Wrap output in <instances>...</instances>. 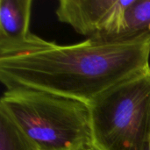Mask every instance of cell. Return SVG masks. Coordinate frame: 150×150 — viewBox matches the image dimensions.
<instances>
[{
    "mask_svg": "<svg viewBox=\"0 0 150 150\" xmlns=\"http://www.w3.org/2000/svg\"><path fill=\"white\" fill-rule=\"evenodd\" d=\"M32 0H0V55L31 47L39 39L30 32Z\"/></svg>",
    "mask_w": 150,
    "mask_h": 150,
    "instance_id": "cell-5",
    "label": "cell"
},
{
    "mask_svg": "<svg viewBox=\"0 0 150 150\" xmlns=\"http://www.w3.org/2000/svg\"><path fill=\"white\" fill-rule=\"evenodd\" d=\"M143 150H150V126L149 130V134H148V137L145 142V146H144V149Z\"/></svg>",
    "mask_w": 150,
    "mask_h": 150,
    "instance_id": "cell-8",
    "label": "cell"
},
{
    "mask_svg": "<svg viewBox=\"0 0 150 150\" xmlns=\"http://www.w3.org/2000/svg\"><path fill=\"white\" fill-rule=\"evenodd\" d=\"M150 35V0H134L125 12L120 33L108 39H134Z\"/></svg>",
    "mask_w": 150,
    "mask_h": 150,
    "instance_id": "cell-6",
    "label": "cell"
},
{
    "mask_svg": "<svg viewBox=\"0 0 150 150\" xmlns=\"http://www.w3.org/2000/svg\"><path fill=\"white\" fill-rule=\"evenodd\" d=\"M0 150H38L3 110H0Z\"/></svg>",
    "mask_w": 150,
    "mask_h": 150,
    "instance_id": "cell-7",
    "label": "cell"
},
{
    "mask_svg": "<svg viewBox=\"0 0 150 150\" xmlns=\"http://www.w3.org/2000/svg\"><path fill=\"white\" fill-rule=\"evenodd\" d=\"M91 149L143 150L150 126V69L89 105Z\"/></svg>",
    "mask_w": 150,
    "mask_h": 150,
    "instance_id": "cell-3",
    "label": "cell"
},
{
    "mask_svg": "<svg viewBox=\"0 0 150 150\" xmlns=\"http://www.w3.org/2000/svg\"><path fill=\"white\" fill-rule=\"evenodd\" d=\"M84 150H95V149H93L90 148V149H84Z\"/></svg>",
    "mask_w": 150,
    "mask_h": 150,
    "instance_id": "cell-9",
    "label": "cell"
},
{
    "mask_svg": "<svg viewBox=\"0 0 150 150\" xmlns=\"http://www.w3.org/2000/svg\"><path fill=\"white\" fill-rule=\"evenodd\" d=\"M3 110L38 150L91 148L89 105L22 87L6 89Z\"/></svg>",
    "mask_w": 150,
    "mask_h": 150,
    "instance_id": "cell-2",
    "label": "cell"
},
{
    "mask_svg": "<svg viewBox=\"0 0 150 150\" xmlns=\"http://www.w3.org/2000/svg\"><path fill=\"white\" fill-rule=\"evenodd\" d=\"M134 0H61L55 11L58 19L87 39H108L117 35L125 12Z\"/></svg>",
    "mask_w": 150,
    "mask_h": 150,
    "instance_id": "cell-4",
    "label": "cell"
},
{
    "mask_svg": "<svg viewBox=\"0 0 150 150\" xmlns=\"http://www.w3.org/2000/svg\"><path fill=\"white\" fill-rule=\"evenodd\" d=\"M150 35L86 39L61 46L41 38L31 47L0 55L6 89L38 90L87 105L119 83L150 69Z\"/></svg>",
    "mask_w": 150,
    "mask_h": 150,
    "instance_id": "cell-1",
    "label": "cell"
}]
</instances>
